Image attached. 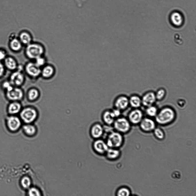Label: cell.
I'll return each mask as SVG.
<instances>
[{"label":"cell","instance_id":"obj_7","mask_svg":"<svg viewBox=\"0 0 196 196\" xmlns=\"http://www.w3.org/2000/svg\"><path fill=\"white\" fill-rule=\"evenodd\" d=\"M5 125L12 132H15L21 128L23 123L18 115H7L5 119Z\"/></svg>","mask_w":196,"mask_h":196},{"label":"cell","instance_id":"obj_27","mask_svg":"<svg viewBox=\"0 0 196 196\" xmlns=\"http://www.w3.org/2000/svg\"><path fill=\"white\" fill-rule=\"evenodd\" d=\"M158 110L157 107L153 105L146 107L145 112L148 117L152 118L155 117Z\"/></svg>","mask_w":196,"mask_h":196},{"label":"cell","instance_id":"obj_31","mask_svg":"<svg viewBox=\"0 0 196 196\" xmlns=\"http://www.w3.org/2000/svg\"><path fill=\"white\" fill-rule=\"evenodd\" d=\"M155 136L159 139H163L164 137V133L160 128L156 127L153 131Z\"/></svg>","mask_w":196,"mask_h":196},{"label":"cell","instance_id":"obj_34","mask_svg":"<svg viewBox=\"0 0 196 196\" xmlns=\"http://www.w3.org/2000/svg\"><path fill=\"white\" fill-rule=\"evenodd\" d=\"M174 40L176 44L179 46L183 44L184 41L181 35L178 33H176L174 36Z\"/></svg>","mask_w":196,"mask_h":196},{"label":"cell","instance_id":"obj_18","mask_svg":"<svg viewBox=\"0 0 196 196\" xmlns=\"http://www.w3.org/2000/svg\"><path fill=\"white\" fill-rule=\"evenodd\" d=\"M26 97L27 100L30 102H34L39 98L40 93L37 88L32 87L29 88L26 93Z\"/></svg>","mask_w":196,"mask_h":196},{"label":"cell","instance_id":"obj_5","mask_svg":"<svg viewBox=\"0 0 196 196\" xmlns=\"http://www.w3.org/2000/svg\"><path fill=\"white\" fill-rule=\"evenodd\" d=\"M6 99L9 101L21 102L24 98L25 94L21 87L13 86L4 92Z\"/></svg>","mask_w":196,"mask_h":196},{"label":"cell","instance_id":"obj_32","mask_svg":"<svg viewBox=\"0 0 196 196\" xmlns=\"http://www.w3.org/2000/svg\"><path fill=\"white\" fill-rule=\"evenodd\" d=\"M13 86L8 79L3 81L1 84V87L4 92L8 90Z\"/></svg>","mask_w":196,"mask_h":196},{"label":"cell","instance_id":"obj_20","mask_svg":"<svg viewBox=\"0 0 196 196\" xmlns=\"http://www.w3.org/2000/svg\"><path fill=\"white\" fill-rule=\"evenodd\" d=\"M170 21L171 23L176 26H180L183 22V18L182 14L177 11L172 12L170 15Z\"/></svg>","mask_w":196,"mask_h":196},{"label":"cell","instance_id":"obj_10","mask_svg":"<svg viewBox=\"0 0 196 196\" xmlns=\"http://www.w3.org/2000/svg\"><path fill=\"white\" fill-rule=\"evenodd\" d=\"M8 79L13 86L21 87L25 83L26 77L22 70L17 69L11 74Z\"/></svg>","mask_w":196,"mask_h":196},{"label":"cell","instance_id":"obj_3","mask_svg":"<svg viewBox=\"0 0 196 196\" xmlns=\"http://www.w3.org/2000/svg\"><path fill=\"white\" fill-rule=\"evenodd\" d=\"M26 46L25 53L29 59L34 60L39 57L44 56L45 49L41 44L32 42Z\"/></svg>","mask_w":196,"mask_h":196},{"label":"cell","instance_id":"obj_12","mask_svg":"<svg viewBox=\"0 0 196 196\" xmlns=\"http://www.w3.org/2000/svg\"><path fill=\"white\" fill-rule=\"evenodd\" d=\"M89 132L92 138L95 139L100 138L105 133L104 125L100 122H94L91 125Z\"/></svg>","mask_w":196,"mask_h":196},{"label":"cell","instance_id":"obj_22","mask_svg":"<svg viewBox=\"0 0 196 196\" xmlns=\"http://www.w3.org/2000/svg\"><path fill=\"white\" fill-rule=\"evenodd\" d=\"M21 129L24 133L28 136L34 135L37 131V127L34 123L23 124Z\"/></svg>","mask_w":196,"mask_h":196},{"label":"cell","instance_id":"obj_29","mask_svg":"<svg viewBox=\"0 0 196 196\" xmlns=\"http://www.w3.org/2000/svg\"><path fill=\"white\" fill-rule=\"evenodd\" d=\"M34 60L36 64L41 68L47 64L46 59L44 56L39 57Z\"/></svg>","mask_w":196,"mask_h":196},{"label":"cell","instance_id":"obj_35","mask_svg":"<svg viewBox=\"0 0 196 196\" xmlns=\"http://www.w3.org/2000/svg\"><path fill=\"white\" fill-rule=\"evenodd\" d=\"M28 193L30 196H40V192L35 187H32L30 188L28 190Z\"/></svg>","mask_w":196,"mask_h":196},{"label":"cell","instance_id":"obj_30","mask_svg":"<svg viewBox=\"0 0 196 196\" xmlns=\"http://www.w3.org/2000/svg\"><path fill=\"white\" fill-rule=\"evenodd\" d=\"M130 192L129 190L126 187H122L119 189L117 192L118 196H128L129 195Z\"/></svg>","mask_w":196,"mask_h":196},{"label":"cell","instance_id":"obj_15","mask_svg":"<svg viewBox=\"0 0 196 196\" xmlns=\"http://www.w3.org/2000/svg\"><path fill=\"white\" fill-rule=\"evenodd\" d=\"M23 107L20 101H9L6 108L7 115H18Z\"/></svg>","mask_w":196,"mask_h":196},{"label":"cell","instance_id":"obj_37","mask_svg":"<svg viewBox=\"0 0 196 196\" xmlns=\"http://www.w3.org/2000/svg\"><path fill=\"white\" fill-rule=\"evenodd\" d=\"M6 57V53L5 51L0 49V61L4 60Z\"/></svg>","mask_w":196,"mask_h":196},{"label":"cell","instance_id":"obj_11","mask_svg":"<svg viewBox=\"0 0 196 196\" xmlns=\"http://www.w3.org/2000/svg\"><path fill=\"white\" fill-rule=\"evenodd\" d=\"M126 117L132 126H135L139 125L143 118V115L139 108H132Z\"/></svg>","mask_w":196,"mask_h":196},{"label":"cell","instance_id":"obj_21","mask_svg":"<svg viewBox=\"0 0 196 196\" xmlns=\"http://www.w3.org/2000/svg\"><path fill=\"white\" fill-rule=\"evenodd\" d=\"M129 107L132 108H139L142 105L141 97L136 94H132L129 96Z\"/></svg>","mask_w":196,"mask_h":196},{"label":"cell","instance_id":"obj_1","mask_svg":"<svg viewBox=\"0 0 196 196\" xmlns=\"http://www.w3.org/2000/svg\"><path fill=\"white\" fill-rule=\"evenodd\" d=\"M176 117V113L172 107L166 106L159 110L155 118L157 124L161 126H166L172 123Z\"/></svg>","mask_w":196,"mask_h":196},{"label":"cell","instance_id":"obj_19","mask_svg":"<svg viewBox=\"0 0 196 196\" xmlns=\"http://www.w3.org/2000/svg\"><path fill=\"white\" fill-rule=\"evenodd\" d=\"M93 147L96 152L100 154H105L109 148L106 141L100 138L96 139Z\"/></svg>","mask_w":196,"mask_h":196},{"label":"cell","instance_id":"obj_17","mask_svg":"<svg viewBox=\"0 0 196 196\" xmlns=\"http://www.w3.org/2000/svg\"><path fill=\"white\" fill-rule=\"evenodd\" d=\"M55 73L54 67L51 64H46L41 68L40 76L45 79L52 78Z\"/></svg>","mask_w":196,"mask_h":196},{"label":"cell","instance_id":"obj_33","mask_svg":"<svg viewBox=\"0 0 196 196\" xmlns=\"http://www.w3.org/2000/svg\"><path fill=\"white\" fill-rule=\"evenodd\" d=\"M21 183L22 187L24 188H29L31 184V181L30 178L27 176H25L22 178Z\"/></svg>","mask_w":196,"mask_h":196},{"label":"cell","instance_id":"obj_16","mask_svg":"<svg viewBox=\"0 0 196 196\" xmlns=\"http://www.w3.org/2000/svg\"><path fill=\"white\" fill-rule=\"evenodd\" d=\"M142 105L146 107L154 105L157 101L155 92L152 91L147 92L141 97Z\"/></svg>","mask_w":196,"mask_h":196},{"label":"cell","instance_id":"obj_8","mask_svg":"<svg viewBox=\"0 0 196 196\" xmlns=\"http://www.w3.org/2000/svg\"><path fill=\"white\" fill-rule=\"evenodd\" d=\"M41 68L38 66L34 62L27 63L24 67V71L28 76L32 79H35L40 76Z\"/></svg>","mask_w":196,"mask_h":196},{"label":"cell","instance_id":"obj_9","mask_svg":"<svg viewBox=\"0 0 196 196\" xmlns=\"http://www.w3.org/2000/svg\"><path fill=\"white\" fill-rule=\"evenodd\" d=\"M113 107L122 112L129 107V96L124 94H120L115 97L113 102Z\"/></svg>","mask_w":196,"mask_h":196},{"label":"cell","instance_id":"obj_14","mask_svg":"<svg viewBox=\"0 0 196 196\" xmlns=\"http://www.w3.org/2000/svg\"><path fill=\"white\" fill-rule=\"evenodd\" d=\"M101 119L104 125L112 126L115 118L111 109L106 108L101 113Z\"/></svg>","mask_w":196,"mask_h":196},{"label":"cell","instance_id":"obj_24","mask_svg":"<svg viewBox=\"0 0 196 196\" xmlns=\"http://www.w3.org/2000/svg\"><path fill=\"white\" fill-rule=\"evenodd\" d=\"M18 39L23 45L26 46L32 42V38L30 33L27 31L21 32L19 35Z\"/></svg>","mask_w":196,"mask_h":196},{"label":"cell","instance_id":"obj_25","mask_svg":"<svg viewBox=\"0 0 196 196\" xmlns=\"http://www.w3.org/2000/svg\"><path fill=\"white\" fill-rule=\"evenodd\" d=\"M23 45L18 38L15 37L10 40L9 46L13 51L17 52L20 51Z\"/></svg>","mask_w":196,"mask_h":196},{"label":"cell","instance_id":"obj_26","mask_svg":"<svg viewBox=\"0 0 196 196\" xmlns=\"http://www.w3.org/2000/svg\"><path fill=\"white\" fill-rule=\"evenodd\" d=\"M120 153L119 150L117 148H109L105 154L108 159L114 160L119 156Z\"/></svg>","mask_w":196,"mask_h":196},{"label":"cell","instance_id":"obj_23","mask_svg":"<svg viewBox=\"0 0 196 196\" xmlns=\"http://www.w3.org/2000/svg\"><path fill=\"white\" fill-rule=\"evenodd\" d=\"M4 60V65L7 69L13 71L17 69L18 65L13 58L11 57H6Z\"/></svg>","mask_w":196,"mask_h":196},{"label":"cell","instance_id":"obj_4","mask_svg":"<svg viewBox=\"0 0 196 196\" xmlns=\"http://www.w3.org/2000/svg\"><path fill=\"white\" fill-rule=\"evenodd\" d=\"M132 126L127 117L123 115L116 119L112 125L114 130L123 134L128 133Z\"/></svg>","mask_w":196,"mask_h":196},{"label":"cell","instance_id":"obj_2","mask_svg":"<svg viewBox=\"0 0 196 196\" xmlns=\"http://www.w3.org/2000/svg\"><path fill=\"white\" fill-rule=\"evenodd\" d=\"M18 115L23 124L33 123L38 118L39 112L34 106L28 105L23 107Z\"/></svg>","mask_w":196,"mask_h":196},{"label":"cell","instance_id":"obj_36","mask_svg":"<svg viewBox=\"0 0 196 196\" xmlns=\"http://www.w3.org/2000/svg\"><path fill=\"white\" fill-rule=\"evenodd\" d=\"M5 72V67L4 64L0 61V78L4 75Z\"/></svg>","mask_w":196,"mask_h":196},{"label":"cell","instance_id":"obj_6","mask_svg":"<svg viewBox=\"0 0 196 196\" xmlns=\"http://www.w3.org/2000/svg\"><path fill=\"white\" fill-rule=\"evenodd\" d=\"M123 135L114 130L108 133L106 141L108 147L117 148L120 147L123 141Z\"/></svg>","mask_w":196,"mask_h":196},{"label":"cell","instance_id":"obj_13","mask_svg":"<svg viewBox=\"0 0 196 196\" xmlns=\"http://www.w3.org/2000/svg\"><path fill=\"white\" fill-rule=\"evenodd\" d=\"M139 125L140 129L146 132L152 131L156 127L155 120L149 117H143Z\"/></svg>","mask_w":196,"mask_h":196},{"label":"cell","instance_id":"obj_28","mask_svg":"<svg viewBox=\"0 0 196 196\" xmlns=\"http://www.w3.org/2000/svg\"><path fill=\"white\" fill-rule=\"evenodd\" d=\"M155 96L157 100L161 101L165 97L166 94V90L163 88L158 89L155 93Z\"/></svg>","mask_w":196,"mask_h":196}]
</instances>
